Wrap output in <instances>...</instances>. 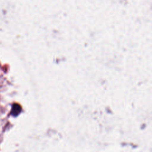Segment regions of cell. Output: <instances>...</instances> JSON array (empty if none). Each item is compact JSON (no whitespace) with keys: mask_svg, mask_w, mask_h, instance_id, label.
I'll list each match as a JSON object with an SVG mask.
<instances>
[{"mask_svg":"<svg viewBox=\"0 0 152 152\" xmlns=\"http://www.w3.org/2000/svg\"><path fill=\"white\" fill-rule=\"evenodd\" d=\"M20 111H21V107L18 104H14L12 107L11 114L14 116H16L17 115H18Z\"/></svg>","mask_w":152,"mask_h":152,"instance_id":"obj_1","label":"cell"}]
</instances>
